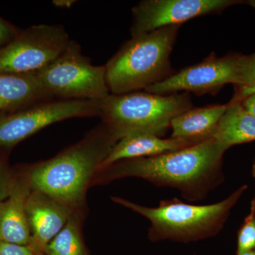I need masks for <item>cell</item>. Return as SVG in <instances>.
Here are the masks:
<instances>
[{"instance_id": "cell-21", "label": "cell", "mask_w": 255, "mask_h": 255, "mask_svg": "<svg viewBox=\"0 0 255 255\" xmlns=\"http://www.w3.org/2000/svg\"><path fill=\"white\" fill-rule=\"evenodd\" d=\"M14 182V179H11L9 174H6L0 164V202L9 196Z\"/></svg>"}, {"instance_id": "cell-25", "label": "cell", "mask_w": 255, "mask_h": 255, "mask_svg": "<svg viewBox=\"0 0 255 255\" xmlns=\"http://www.w3.org/2000/svg\"><path fill=\"white\" fill-rule=\"evenodd\" d=\"M75 2H76V1H75V0H55V1H53V4L55 6L60 8L70 7Z\"/></svg>"}, {"instance_id": "cell-20", "label": "cell", "mask_w": 255, "mask_h": 255, "mask_svg": "<svg viewBox=\"0 0 255 255\" xmlns=\"http://www.w3.org/2000/svg\"><path fill=\"white\" fill-rule=\"evenodd\" d=\"M0 255H36L28 246L0 241Z\"/></svg>"}, {"instance_id": "cell-3", "label": "cell", "mask_w": 255, "mask_h": 255, "mask_svg": "<svg viewBox=\"0 0 255 255\" xmlns=\"http://www.w3.org/2000/svg\"><path fill=\"white\" fill-rule=\"evenodd\" d=\"M247 189L248 186H242L224 200L209 205H193L175 198L161 201L157 207L139 205L119 197L112 200L150 221L151 241L190 243L216 236Z\"/></svg>"}, {"instance_id": "cell-26", "label": "cell", "mask_w": 255, "mask_h": 255, "mask_svg": "<svg viewBox=\"0 0 255 255\" xmlns=\"http://www.w3.org/2000/svg\"><path fill=\"white\" fill-rule=\"evenodd\" d=\"M240 255H255V251L246 252V253H243V254Z\"/></svg>"}, {"instance_id": "cell-23", "label": "cell", "mask_w": 255, "mask_h": 255, "mask_svg": "<svg viewBox=\"0 0 255 255\" xmlns=\"http://www.w3.org/2000/svg\"><path fill=\"white\" fill-rule=\"evenodd\" d=\"M240 102H241L242 106L244 107L245 110L255 117V93L247 96L242 99Z\"/></svg>"}, {"instance_id": "cell-28", "label": "cell", "mask_w": 255, "mask_h": 255, "mask_svg": "<svg viewBox=\"0 0 255 255\" xmlns=\"http://www.w3.org/2000/svg\"><path fill=\"white\" fill-rule=\"evenodd\" d=\"M253 174H254L255 177V163L254 164V167H253Z\"/></svg>"}, {"instance_id": "cell-10", "label": "cell", "mask_w": 255, "mask_h": 255, "mask_svg": "<svg viewBox=\"0 0 255 255\" xmlns=\"http://www.w3.org/2000/svg\"><path fill=\"white\" fill-rule=\"evenodd\" d=\"M239 3L234 0H144L132 9V37L167 26H181L191 18L219 13Z\"/></svg>"}, {"instance_id": "cell-7", "label": "cell", "mask_w": 255, "mask_h": 255, "mask_svg": "<svg viewBox=\"0 0 255 255\" xmlns=\"http://www.w3.org/2000/svg\"><path fill=\"white\" fill-rule=\"evenodd\" d=\"M102 101H45L0 115V147H9L51 124L78 117H100Z\"/></svg>"}, {"instance_id": "cell-5", "label": "cell", "mask_w": 255, "mask_h": 255, "mask_svg": "<svg viewBox=\"0 0 255 255\" xmlns=\"http://www.w3.org/2000/svg\"><path fill=\"white\" fill-rule=\"evenodd\" d=\"M192 107L187 93L159 95L147 92L112 95L101 102L104 124L117 141L136 134L161 137L172 119Z\"/></svg>"}, {"instance_id": "cell-16", "label": "cell", "mask_w": 255, "mask_h": 255, "mask_svg": "<svg viewBox=\"0 0 255 255\" xmlns=\"http://www.w3.org/2000/svg\"><path fill=\"white\" fill-rule=\"evenodd\" d=\"M214 138L226 150L233 145L255 140V117L233 100L218 124Z\"/></svg>"}, {"instance_id": "cell-1", "label": "cell", "mask_w": 255, "mask_h": 255, "mask_svg": "<svg viewBox=\"0 0 255 255\" xmlns=\"http://www.w3.org/2000/svg\"><path fill=\"white\" fill-rule=\"evenodd\" d=\"M226 150L212 137L168 153L120 161L107 169L111 179L141 178L159 187L177 189L188 200L198 201L222 182Z\"/></svg>"}, {"instance_id": "cell-18", "label": "cell", "mask_w": 255, "mask_h": 255, "mask_svg": "<svg viewBox=\"0 0 255 255\" xmlns=\"http://www.w3.org/2000/svg\"><path fill=\"white\" fill-rule=\"evenodd\" d=\"M255 250V200L252 201L248 214L238 235V255Z\"/></svg>"}, {"instance_id": "cell-29", "label": "cell", "mask_w": 255, "mask_h": 255, "mask_svg": "<svg viewBox=\"0 0 255 255\" xmlns=\"http://www.w3.org/2000/svg\"><path fill=\"white\" fill-rule=\"evenodd\" d=\"M45 255L44 254H41V255Z\"/></svg>"}, {"instance_id": "cell-4", "label": "cell", "mask_w": 255, "mask_h": 255, "mask_svg": "<svg viewBox=\"0 0 255 255\" xmlns=\"http://www.w3.org/2000/svg\"><path fill=\"white\" fill-rule=\"evenodd\" d=\"M180 26L132 37L105 65L110 94L138 92L173 75L170 54Z\"/></svg>"}, {"instance_id": "cell-13", "label": "cell", "mask_w": 255, "mask_h": 255, "mask_svg": "<svg viewBox=\"0 0 255 255\" xmlns=\"http://www.w3.org/2000/svg\"><path fill=\"white\" fill-rule=\"evenodd\" d=\"M196 145L182 138L163 139L152 134H136L121 139L97 170H105L117 162L127 159L153 157Z\"/></svg>"}, {"instance_id": "cell-17", "label": "cell", "mask_w": 255, "mask_h": 255, "mask_svg": "<svg viewBox=\"0 0 255 255\" xmlns=\"http://www.w3.org/2000/svg\"><path fill=\"white\" fill-rule=\"evenodd\" d=\"M45 255H88L82 241L78 220L73 215L63 229L48 243Z\"/></svg>"}, {"instance_id": "cell-27", "label": "cell", "mask_w": 255, "mask_h": 255, "mask_svg": "<svg viewBox=\"0 0 255 255\" xmlns=\"http://www.w3.org/2000/svg\"><path fill=\"white\" fill-rule=\"evenodd\" d=\"M248 4L251 5V6H253V8L255 9V0H251V1H248Z\"/></svg>"}, {"instance_id": "cell-15", "label": "cell", "mask_w": 255, "mask_h": 255, "mask_svg": "<svg viewBox=\"0 0 255 255\" xmlns=\"http://www.w3.org/2000/svg\"><path fill=\"white\" fill-rule=\"evenodd\" d=\"M228 105L191 108L172 119V137L199 144L214 137L218 124L227 110Z\"/></svg>"}, {"instance_id": "cell-24", "label": "cell", "mask_w": 255, "mask_h": 255, "mask_svg": "<svg viewBox=\"0 0 255 255\" xmlns=\"http://www.w3.org/2000/svg\"><path fill=\"white\" fill-rule=\"evenodd\" d=\"M255 93V88L253 89H243L239 88L238 92L236 94L234 100L241 101L242 99L247 97V96L251 95V94Z\"/></svg>"}, {"instance_id": "cell-12", "label": "cell", "mask_w": 255, "mask_h": 255, "mask_svg": "<svg viewBox=\"0 0 255 255\" xmlns=\"http://www.w3.org/2000/svg\"><path fill=\"white\" fill-rule=\"evenodd\" d=\"M31 192L27 179H14L9 196L0 202V241L28 246L31 232L26 203Z\"/></svg>"}, {"instance_id": "cell-9", "label": "cell", "mask_w": 255, "mask_h": 255, "mask_svg": "<svg viewBox=\"0 0 255 255\" xmlns=\"http://www.w3.org/2000/svg\"><path fill=\"white\" fill-rule=\"evenodd\" d=\"M244 55H229L219 58L211 53L200 63L174 73L163 81L151 85L145 92L169 95L181 91L197 95L216 94L227 84L241 85Z\"/></svg>"}, {"instance_id": "cell-19", "label": "cell", "mask_w": 255, "mask_h": 255, "mask_svg": "<svg viewBox=\"0 0 255 255\" xmlns=\"http://www.w3.org/2000/svg\"><path fill=\"white\" fill-rule=\"evenodd\" d=\"M239 88H255V53L251 55H244L241 85Z\"/></svg>"}, {"instance_id": "cell-2", "label": "cell", "mask_w": 255, "mask_h": 255, "mask_svg": "<svg viewBox=\"0 0 255 255\" xmlns=\"http://www.w3.org/2000/svg\"><path fill=\"white\" fill-rule=\"evenodd\" d=\"M117 142L105 126L100 132L33 167L27 179L31 190L71 208L78 205L92 174Z\"/></svg>"}, {"instance_id": "cell-22", "label": "cell", "mask_w": 255, "mask_h": 255, "mask_svg": "<svg viewBox=\"0 0 255 255\" xmlns=\"http://www.w3.org/2000/svg\"><path fill=\"white\" fill-rule=\"evenodd\" d=\"M16 35L14 28L0 17V48L9 43Z\"/></svg>"}, {"instance_id": "cell-6", "label": "cell", "mask_w": 255, "mask_h": 255, "mask_svg": "<svg viewBox=\"0 0 255 255\" xmlns=\"http://www.w3.org/2000/svg\"><path fill=\"white\" fill-rule=\"evenodd\" d=\"M33 73L55 99L102 101L110 95L105 65L92 64L73 41L56 59Z\"/></svg>"}, {"instance_id": "cell-8", "label": "cell", "mask_w": 255, "mask_h": 255, "mask_svg": "<svg viewBox=\"0 0 255 255\" xmlns=\"http://www.w3.org/2000/svg\"><path fill=\"white\" fill-rule=\"evenodd\" d=\"M70 41L62 26H31L0 48V73L39 71L56 59Z\"/></svg>"}, {"instance_id": "cell-11", "label": "cell", "mask_w": 255, "mask_h": 255, "mask_svg": "<svg viewBox=\"0 0 255 255\" xmlns=\"http://www.w3.org/2000/svg\"><path fill=\"white\" fill-rule=\"evenodd\" d=\"M31 241L28 247L35 255L44 254L47 246L71 217V207L53 198L31 190L26 203Z\"/></svg>"}, {"instance_id": "cell-14", "label": "cell", "mask_w": 255, "mask_h": 255, "mask_svg": "<svg viewBox=\"0 0 255 255\" xmlns=\"http://www.w3.org/2000/svg\"><path fill=\"white\" fill-rule=\"evenodd\" d=\"M55 99L34 73H0V110H20Z\"/></svg>"}]
</instances>
